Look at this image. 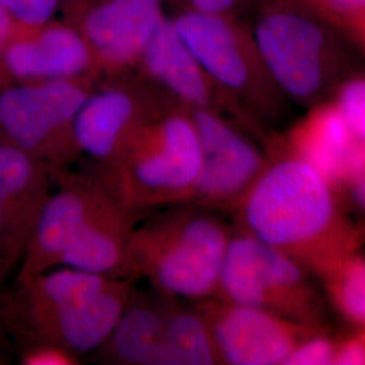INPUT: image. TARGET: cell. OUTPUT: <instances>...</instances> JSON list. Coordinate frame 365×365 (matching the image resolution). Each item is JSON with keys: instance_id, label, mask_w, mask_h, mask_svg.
<instances>
[{"instance_id": "obj_1", "label": "cell", "mask_w": 365, "mask_h": 365, "mask_svg": "<svg viewBox=\"0 0 365 365\" xmlns=\"http://www.w3.org/2000/svg\"><path fill=\"white\" fill-rule=\"evenodd\" d=\"M341 197L318 170L277 145L235 207L245 233L322 277L365 240Z\"/></svg>"}, {"instance_id": "obj_2", "label": "cell", "mask_w": 365, "mask_h": 365, "mask_svg": "<svg viewBox=\"0 0 365 365\" xmlns=\"http://www.w3.org/2000/svg\"><path fill=\"white\" fill-rule=\"evenodd\" d=\"M252 34L279 91L299 105L330 99L360 72L359 48L306 0H259Z\"/></svg>"}, {"instance_id": "obj_3", "label": "cell", "mask_w": 365, "mask_h": 365, "mask_svg": "<svg viewBox=\"0 0 365 365\" xmlns=\"http://www.w3.org/2000/svg\"><path fill=\"white\" fill-rule=\"evenodd\" d=\"M118 191L131 203L187 200L202 164V146L191 108L144 120L119 146Z\"/></svg>"}, {"instance_id": "obj_4", "label": "cell", "mask_w": 365, "mask_h": 365, "mask_svg": "<svg viewBox=\"0 0 365 365\" xmlns=\"http://www.w3.org/2000/svg\"><path fill=\"white\" fill-rule=\"evenodd\" d=\"M230 237L209 215L172 218L133 235L128 260L170 295L203 299L218 291Z\"/></svg>"}, {"instance_id": "obj_5", "label": "cell", "mask_w": 365, "mask_h": 365, "mask_svg": "<svg viewBox=\"0 0 365 365\" xmlns=\"http://www.w3.org/2000/svg\"><path fill=\"white\" fill-rule=\"evenodd\" d=\"M172 22L206 73L244 111L279 117L284 95L262 61L252 29L235 16L190 9Z\"/></svg>"}, {"instance_id": "obj_6", "label": "cell", "mask_w": 365, "mask_h": 365, "mask_svg": "<svg viewBox=\"0 0 365 365\" xmlns=\"http://www.w3.org/2000/svg\"><path fill=\"white\" fill-rule=\"evenodd\" d=\"M310 274L287 255L242 232L230 237L217 294L230 303L322 329L324 302Z\"/></svg>"}, {"instance_id": "obj_7", "label": "cell", "mask_w": 365, "mask_h": 365, "mask_svg": "<svg viewBox=\"0 0 365 365\" xmlns=\"http://www.w3.org/2000/svg\"><path fill=\"white\" fill-rule=\"evenodd\" d=\"M209 322L220 361L233 365H286L304 339L322 331L277 314L226 300L207 303Z\"/></svg>"}, {"instance_id": "obj_8", "label": "cell", "mask_w": 365, "mask_h": 365, "mask_svg": "<svg viewBox=\"0 0 365 365\" xmlns=\"http://www.w3.org/2000/svg\"><path fill=\"white\" fill-rule=\"evenodd\" d=\"M202 146V164L187 200L235 206L260 176L268 158L222 114L191 108Z\"/></svg>"}, {"instance_id": "obj_9", "label": "cell", "mask_w": 365, "mask_h": 365, "mask_svg": "<svg viewBox=\"0 0 365 365\" xmlns=\"http://www.w3.org/2000/svg\"><path fill=\"white\" fill-rule=\"evenodd\" d=\"M165 19L160 0H78L69 24L90 45L98 68L117 72L141 61Z\"/></svg>"}, {"instance_id": "obj_10", "label": "cell", "mask_w": 365, "mask_h": 365, "mask_svg": "<svg viewBox=\"0 0 365 365\" xmlns=\"http://www.w3.org/2000/svg\"><path fill=\"white\" fill-rule=\"evenodd\" d=\"M84 78L27 81L0 92V128L29 150L72 134L73 119L88 98Z\"/></svg>"}, {"instance_id": "obj_11", "label": "cell", "mask_w": 365, "mask_h": 365, "mask_svg": "<svg viewBox=\"0 0 365 365\" xmlns=\"http://www.w3.org/2000/svg\"><path fill=\"white\" fill-rule=\"evenodd\" d=\"M0 60L10 75L25 81L84 78L98 68L90 45L78 29L54 21L18 27Z\"/></svg>"}, {"instance_id": "obj_12", "label": "cell", "mask_w": 365, "mask_h": 365, "mask_svg": "<svg viewBox=\"0 0 365 365\" xmlns=\"http://www.w3.org/2000/svg\"><path fill=\"white\" fill-rule=\"evenodd\" d=\"M146 73L163 84L188 108L232 111L237 117L244 110L220 88L188 49L172 19L157 30L140 61Z\"/></svg>"}, {"instance_id": "obj_13", "label": "cell", "mask_w": 365, "mask_h": 365, "mask_svg": "<svg viewBox=\"0 0 365 365\" xmlns=\"http://www.w3.org/2000/svg\"><path fill=\"white\" fill-rule=\"evenodd\" d=\"M359 144L330 98L312 106L307 114L291 126L279 146L310 164L341 195Z\"/></svg>"}, {"instance_id": "obj_14", "label": "cell", "mask_w": 365, "mask_h": 365, "mask_svg": "<svg viewBox=\"0 0 365 365\" xmlns=\"http://www.w3.org/2000/svg\"><path fill=\"white\" fill-rule=\"evenodd\" d=\"M145 118L138 98L125 88L90 93L73 119L72 140L90 156L108 160Z\"/></svg>"}, {"instance_id": "obj_15", "label": "cell", "mask_w": 365, "mask_h": 365, "mask_svg": "<svg viewBox=\"0 0 365 365\" xmlns=\"http://www.w3.org/2000/svg\"><path fill=\"white\" fill-rule=\"evenodd\" d=\"M125 289L114 283L105 291L52 314L58 339L72 351L90 352L108 341L125 313Z\"/></svg>"}, {"instance_id": "obj_16", "label": "cell", "mask_w": 365, "mask_h": 365, "mask_svg": "<svg viewBox=\"0 0 365 365\" xmlns=\"http://www.w3.org/2000/svg\"><path fill=\"white\" fill-rule=\"evenodd\" d=\"M129 241L114 207L88 222L60 255L57 262L90 274H107L128 260Z\"/></svg>"}, {"instance_id": "obj_17", "label": "cell", "mask_w": 365, "mask_h": 365, "mask_svg": "<svg viewBox=\"0 0 365 365\" xmlns=\"http://www.w3.org/2000/svg\"><path fill=\"white\" fill-rule=\"evenodd\" d=\"M107 207L103 199L81 190H66L51 197L37 225L36 241L42 257L57 262L78 232Z\"/></svg>"}, {"instance_id": "obj_18", "label": "cell", "mask_w": 365, "mask_h": 365, "mask_svg": "<svg viewBox=\"0 0 365 365\" xmlns=\"http://www.w3.org/2000/svg\"><path fill=\"white\" fill-rule=\"evenodd\" d=\"M165 317L149 307H133L120 317L110 344L128 364L163 365Z\"/></svg>"}, {"instance_id": "obj_19", "label": "cell", "mask_w": 365, "mask_h": 365, "mask_svg": "<svg viewBox=\"0 0 365 365\" xmlns=\"http://www.w3.org/2000/svg\"><path fill=\"white\" fill-rule=\"evenodd\" d=\"M220 356L206 317L199 310L165 317L163 365L218 364Z\"/></svg>"}, {"instance_id": "obj_20", "label": "cell", "mask_w": 365, "mask_h": 365, "mask_svg": "<svg viewBox=\"0 0 365 365\" xmlns=\"http://www.w3.org/2000/svg\"><path fill=\"white\" fill-rule=\"evenodd\" d=\"M334 310L356 329L365 330V257L354 253L321 277Z\"/></svg>"}, {"instance_id": "obj_21", "label": "cell", "mask_w": 365, "mask_h": 365, "mask_svg": "<svg viewBox=\"0 0 365 365\" xmlns=\"http://www.w3.org/2000/svg\"><path fill=\"white\" fill-rule=\"evenodd\" d=\"M113 283L105 274H90L64 267L42 277L39 295L46 309L54 313L60 309L88 299L105 291Z\"/></svg>"}, {"instance_id": "obj_22", "label": "cell", "mask_w": 365, "mask_h": 365, "mask_svg": "<svg viewBox=\"0 0 365 365\" xmlns=\"http://www.w3.org/2000/svg\"><path fill=\"white\" fill-rule=\"evenodd\" d=\"M352 41L365 58V0H306Z\"/></svg>"}, {"instance_id": "obj_23", "label": "cell", "mask_w": 365, "mask_h": 365, "mask_svg": "<svg viewBox=\"0 0 365 365\" xmlns=\"http://www.w3.org/2000/svg\"><path fill=\"white\" fill-rule=\"evenodd\" d=\"M331 99L336 102L354 137L365 143V72H356L345 78Z\"/></svg>"}, {"instance_id": "obj_24", "label": "cell", "mask_w": 365, "mask_h": 365, "mask_svg": "<svg viewBox=\"0 0 365 365\" xmlns=\"http://www.w3.org/2000/svg\"><path fill=\"white\" fill-rule=\"evenodd\" d=\"M33 163L19 146H0V197L7 200L25 191L33 179Z\"/></svg>"}, {"instance_id": "obj_25", "label": "cell", "mask_w": 365, "mask_h": 365, "mask_svg": "<svg viewBox=\"0 0 365 365\" xmlns=\"http://www.w3.org/2000/svg\"><path fill=\"white\" fill-rule=\"evenodd\" d=\"M337 341L325 331H318L303 339L288 356L286 365H334Z\"/></svg>"}, {"instance_id": "obj_26", "label": "cell", "mask_w": 365, "mask_h": 365, "mask_svg": "<svg viewBox=\"0 0 365 365\" xmlns=\"http://www.w3.org/2000/svg\"><path fill=\"white\" fill-rule=\"evenodd\" d=\"M61 0H0L21 27L41 26L52 21Z\"/></svg>"}, {"instance_id": "obj_27", "label": "cell", "mask_w": 365, "mask_h": 365, "mask_svg": "<svg viewBox=\"0 0 365 365\" xmlns=\"http://www.w3.org/2000/svg\"><path fill=\"white\" fill-rule=\"evenodd\" d=\"M341 196H346L356 209L365 212V143L359 144Z\"/></svg>"}, {"instance_id": "obj_28", "label": "cell", "mask_w": 365, "mask_h": 365, "mask_svg": "<svg viewBox=\"0 0 365 365\" xmlns=\"http://www.w3.org/2000/svg\"><path fill=\"white\" fill-rule=\"evenodd\" d=\"M334 365H365V330L356 329V333L337 341Z\"/></svg>"}, {"instance_id": "obj_29", "label": "cell", "mask_w": 365, "mask_h": 365, "mask_svg": "<svg viewBox=\"0 0 365 365\" xmlns=\"http://www.w3.org/2000/svg\"><path fill=\"white\" fill-rule=\"evenodd\" d=\"M188 9L197 13L220 15V16H235L240 11L244 0H185Z\"/></svg>"}, {"instance_id": "obj_30", "label": "cell", "mask_w": 365, "mask_h": 365, "mask_svg": "<svg viewBox=\"0 0 365 365\" xmlns=\"http://www.w3.org/2000/svg\"><path fill=\"white\" fill-rule=\"evenodd\" d=\"M26 363L31 365H69L73 361L63 349H39L27 356Z\"/></svg>"}, {"instance_id": "obj_31", "label": "cell", "mask_w": 365, "mask_h": 365, "mask_svg": "<svg viewBox=\"0 0 365 365\" xmlns=\"http://www.w3.org/2000/svg\"><path fill=\"white\" fill-rule=\"evenodd\" d=\"M19 25L14 21L11 14L7 11V9L0 3V56L7 46V43L11 41Z\"/></svg>"}, {"instance_id": "obj_32", "label": "cell", "mask_w": 365, "mask_h": 365, "mask_svg": "<svg viewBox=\"0 0 365 365\" xmlns=\"http://www.w3.org/2000/svg\"><path fill=\"white\" fill-rule=\"evenodd\" d=\"M4 214H6V200L0 197V226L4 221Z\"/></svg>"}]
</instances>
